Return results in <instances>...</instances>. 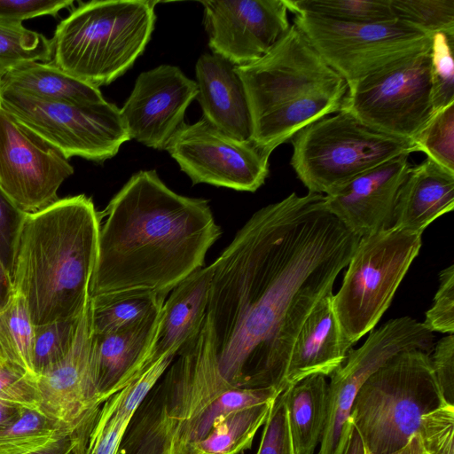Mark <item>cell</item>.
<instances>
[{
  "label": "cell",
  "mask_w": 454,
  "mask_h": 454,
  "mask_svg": "<svg viewBox=\"0 0 454 454\" xmlns=\"http://www.w3.org/2000/svg\"><path fill=\"white\" fill-rule=\"evenodd\" d=\"M359 239L321 193L293 192L246 222L211 263L206 317L228 382L286 390L296 337Z\"/></svg>",
  "instance_id": "6da1fadb"
},
{
  "label": "cell",
  "mask_w": 454,
  "mask_h": 454,
  "mask_svg": "<svg viewBox=\"0 0 454 454\" xmlns=\"http://www.w3.org/2000/svg\"><path fill=\"white\" fill-rule=\"evenodd\" d=\"M103 215L90 297L130 290L168 295L204 267L222 234L208 200L175 192L155 170L134 174Z\"/></svg>",
  "instance_id": "7a4b0ae2"
},
{
  "label": "cell",
  "mask_w": 454,
  "mask_h": 454,
  "mask_svg": "<svg viewBox=\"0 0 454 454\" xmlns=\"http://www.w3.org/2000/svg\"><path fill=\"white\" fill-rule=\"evenodd\" d=\"M101 217L84 194L26 214L11 277L34 325L82 314L90 298Z\"/></svg>",
  "instance_id": "3957f363"
},
{
  "label": "cell",
  "mask_w": 454,
  "mask_h": 454,
  "mask_svg": "<svg viewBox=\"0 0 454 454\" xmlns=\"http://www.w3.org/2000/svg\"><path fill=\"white\" fill-rule=\"evenodd\" d=\"M251 114L252 141L271 154L309 124L341 111L348 82L292 24L260 59L236 66Z\"/></svg>",
  "instance_id": "277c9868"
},
{
  "label": "cell",
  "mask_w": 454,
  "mask_h": 454,
  "mask_svg": "<svg viewBox=\"0 0 454 454\" xmlns=\"http://www.w3.org/2000/svg\"><path fill=\"white\" fill-rule=\"evenodd\" d=\"M149 401L168 454L204 439L230 413L271 402L274 387H242L221 374L207 317L199 334L176 354Z\"/></svg>",
  "instance_id": "5b68a950"
},
{
  "label": "cell",
  "mask_w": 454,
  "mask_h": 454,
  "mask_svg": "<svg viewBox=\"0 0 454 454\" xmlns=\"http://www.w3.org/2000/svg\"><path fill=\"white\" fill-rule=\"evenodd\" d=\"M156 4L145 0L82 4L56 27L52 63L94 87L111 83L144 51L153 31Z\"/></svg>",
  "instance_id": "8992f818"
},
{
  "label": "cell",
  "mask_w": 454,
  "mask_h": 454,
  "mask_svg": "<svg viewBox=\"0 0 454 454\" xmlns=\"http://www.w3.org/2000/svg\"><path fill=\"white\" fill-rule=\"evenodd\" d=\"M444 403L430 354L411 349L392 356L364 381L349 418L365 450L389 454L419 432L424 415Z\"/></svg>",
  "instance_id": "52a82bcc"
},
{
  "label": "cell",
  "mask_w": 454,
  "mask_h": 454,
  "mask_svg": "<svg viewBox=\"0 0 454 454\" xmlns=\"http://www.w3.org/2000/svg\"><path fill=\"white\" fill-rule=\"evenodd\" d=\"M291 141L297 177L309 192L325 195L395 157L417 152L413 140L381 132L345 111L309 124Z\"/></svg>",
  "instance_id": "ba28073f"
},
{
  "label": "cell",
  "mask_w": 454,
  "mask_h": 454,
  "mask_svg": "<svg viewBox=\"0 0 454 454\" xmlns=\"http://www.w3.org/2000/svg\"><path fill=\"white\" fill-rule=\"evenodd\" d=\"M421 247V233L391 226L360 238L333 297L336 318L355 344L373 330Z\"/></svg>",
  "instance_id": "9c48e42d"
},
{
  "label": "cell",
  "mask_w": 454,
  "mask_h": 454,
  "mask_svg": "<svg viewBox=\"0 0 454 454\" xmlns=\"http://www.w3.org/2000/svg\"><path fill=\"white\" fill-rule=\"evenodd\" d=\"M0 106L58 148L67 159L98 162L114 157L130 139L121 109L107 101L69 103L0 89Z\"/></svg>",
  "instance_id": "30bf717a"
},
{
  "label": "cell",
  "mask_w": 454,
  "mask_h": 454,
  "mask_svg": "<svg viewBox=\"0 0 454 454\" xmlns=\"http://www.w3.org/2000/svg\"><path fill=\"white\" fill-rule=\"evenodd\" d=\"M294 15L293 24L348 84L430 49L431 35L398 20L356 24Z\"/></svg>",
  "instance_id": "8fae6325"
},
{
  "label": "cell",
  "mask_w": 454,
  "mask_h": 454,
  "mask_svg": "<svg viewBox=\"0 0 454 454\" xmlns=\"http://www.w3.org/2000/svg\"><path fill=\"white\" fill-rule=\"evenodd\" d=\"M429 51L348 83L341 111L381 132L413 140L434 114Z\"/></svg>",
  "instance_id": "7c38bea8"
},
{
  "label": "cell",
  "mask_w": 454,
  "mask_h": 454,
  "mask_svg": "<svg viewBox=\"0 0 454 454\" xmlns=\"http://www.w3.org/2000/svg\"><path fill=\"white\" fill-rule=\"evenodd\" d=\"M166 150L193 184L255 192L269 174L270 153L253 141L230 137L202 118L184 123Z\"/></svg>",
  "instance_id": "4fadbf2b"
},
{
  "label": "cell",
  "mask_w": 454,
  "mask_h": 454,
  "mask_svg": "<svg viewBox=\"0 0 454 454\" xmlns=\"http://www.w3.org/2000/svg\"><path fill=\"white\" fill-rule=\"evenodd\" d=\"M73 173L58 148L0 106V189L20 211L35 213L57 201Z\"/></svg>",
  "instance_id": "5bb4252c"
},
{
  "label": "cell",
  "mask_w": 454,
  "mask_h": 454,
  "mask_svg": "<svg viewBox=\"0 0 454 454\" xmlns=\"http://www.w3.org/2000/svg\"><path fill=\"white\" fill-rule=\"evenodd\" d=\"M434 346L432 332L416 319L402 317L372 330L361 347L351 348L330 376L328 415L317 454H333L356 395L374 372L402 351L419 349L431 355Z\"/></svg>",
  "instance_id": "9a60e30c"
},
{
  "label": "cell",
  "mask_w": 454,
  "mask_h": 454,
  "mask_svg": "<svg viewBox=\"0 0 454 454\" xmlns=\"http://www.w3.org/2000/svg\"><path fill=\"white\" fill-rule=\"evenodd\" d=\"M90 301L73 344L57 364L37 377L39 411L74 435H85L103 404L91 359Z\"/></svg>",
  "instance_id": "2e32d148"
},
{
  "label": "cell",
  "mask_w": 454,
  "mask_h": 454,
  "mask_svg": "<svg viewBox=\"0 0 454 454\" xmlns=\"http://www.w3.org/2000/svg\"><path fill=\"white\" fill-rule=\"evenodd\" d=\"M201 4L212 53L235 66L262 58L291 26L285 0H207Z\"/></svg>",
  "instance_id": "e0dca14e"
},
{
  "label": "cell",
  "mask_w": 454,
  "mask_h": 454,
  "mask_svg": "<svg viewBox=\"0 0 454 454\" xmlns=\"http://www.w3.org/2000/svg\"><path fill=\"white\" fill-rule=\"evenodd\" d=\"M198 86L177 67L160 65L141 73L121 114L129 137L157 150H166L184 123Z\"/></svg>",
  "instance_id": "ac0fdd59"
},
{
  "label": "cell",
  "mask_w": 454,
  "mask_h": 454,
  "mask_svg": "<svg viewBox=\"0 0 454 454\" xmlns=\"http://www.w3.org/2000/svg\"><path fill=\"white\" fill-rule=\"evenodd\" d=\"M409 155L395 157L325 195L328 211L360 238L391 227L397 194L411 166Z\"/></svg>",
  "instance_id": "d6986e66"
},
{
  "label": "cell",
  "mask_w": 454,
  "mask_h": 454,
  "mask_svg": "<svg viewBox=\"0 0 454 454\" xmlns=\"http://www.w3.org/2000/svg\"><path fill=\"white\" fill-rule=\"evenodd\" d=\"M198 99L206 119L221 132L252 141L248 101L236 66L212 53L201 55L195 67Z\"/></svg>",
  "instance_id": "ffe728a7"
},
{
  "label": "cell",
  "mask_w": 454,
  "mask_h": 454,
  "mask_svg": "<svg viewBox=\"0 0 454 454\" xmlns=\"http://www.w3.org/2000/svg\"><path fill=\"white\" fill-rule=\"evenodd\" d=\"M333 297H323L303 323L291 351L286 389L311 375L331 376L345 362L353 344L340 327Z\"/></svg>",
  "instance_id": "44dd1931"
},
{
  "label": "cell",
  "mask_w": 454,
  "mask_h": 454,
  "mask_svg": "<svg viewBox=\"0 0 454 454\" xmlns=\"http://www.w3.org/2000/svg\"><path fill=\"white\" fill-rule=\"evenodd\" d=\"M212 274L211 264L195 270L166 298L147 366L164 356H176L199 334L206 317Z\"/></svg>",
  "instance_id": "7402d4cb"
},
{
  "label": "cell",
  "mask_w": 454,
  "mask_h": 454,
  "mask_svg": "<svg viewBox=\"0 0 454 454\" xmlns=\"http://www.w3.org/2000/svg\"><path fill=\"white\" fill-rule=\"evenodd\" d=\"M158 321L159 317L130 330L92 334L91 359L102 403L150 367L146 361Z\"/></svg>",
  "instance_id": "603a6c76"
},
{
  "label": "cell",
  "mask_w": 454,
  "mask_h": 454,
  "mask_svg": "<svg viewBox=\"0 0 454 454\" xmlns=\"http://www.w3.org/2000/svg\"><path fill=\"white\" fill-rule=\"evenodd\" d=\"M454 208V172L427 158L411 166L397 194L394 227L421 233Z\"/></svg>",
  "instance_id": "cb8c5ba5"
},
{
  "label": "cell",
  "mask_w": 454,
  "mask_h": 454,
  "mask_svg": "<svg viewBox=\"0 0 454 454\" xmlns=\"http://www.w3.org/2000/svg\"><path fill=\"white\" fill-rule=\"evenodd\" d=\"M157 381V375L147 371L106 400L92 422L81 454H117L134 414Z\"/></svg>",
  "instance_id": "d4e9b609"
},
{
  "label": "cell",
  "mask_w": 454,
  "mask_h": 454,
  "mask_svg": "<svg viewBox=\"0 0 454 454\" xmlns=\"http://www.w3.org/2000/svg\"><path fill=\"white\" fill-rule=\"evenodd\" d=\"M0 89L15 90L48 101H105L98 88L69 75L52 62H26L4 70L0 74Z\"/></svg>",
  "instance_id": "484cf974"
},
{
  "label": "cell",
  "mask_w": 454,
  "mask_h": 454,
  "mask_svg": "<svg viewBox=\"0 0 454 454\" xmlns=\"http://www.w3.org/2000/svg\"><path fill=\"white\" fill-rule=\"evenodd\" d=\"M294 454H314L328 415L325 376L311 375L282 392Z\"/></svg>",
  "instance_id": "4316f807"
},
{
  "label": "cell",
  "mask_w": 454,
  "mask_h": 454,
  "mask_svg": "<svg viewBox=\"0 0 454 454\" xmlns=\"http://www.w3.org/2000/svg\"><path fill=\"white\" fill-rule=\"evenodd\" d=\"M167 295L147 290L103 294L90 298L92 334L136 328L159 317Z\"/></svg>",
  "instance_id": "83f0119b"
},
{
  "label": "cell",
  "mask_w": 454,
  "mask_h": 454,
  "mask_svg": "<svg viewBox=\"0 0 454 454\" xmlns=\"http://www.w3.org/2000/svg\"><path fill=\"white\" fill-rule=\"evenodd\" d=\"M273 401L230 413L204 439L190 444L181 454H240L248 450Z\"/></svg>",
  "instance_id": "f1b7e54d"
},
{
  "label": "cell",
  "mask_w": 454,
  "mask_h": 454,
  "mask_svg": "<svg viewBox=\"0 0 454 454\" xmlns=\"http://www.w3.org/2000/svg\"><path fill=\"white\" fill-rule=\"evenodd\" d=\"M288 12L344 23L380 24L397 20L390 0H285Z\"/></svg>",
  "instance_id": "f546056e"
},
{
  "label": "cell",
  "mask_w": 454,
  "mask_h": 454,
  "mask_svg": "<svg viewBox=\"0 0 454 454\" xmlns=\"http://www.w3.org/2000/svg\"><path fill=\"white\" fill-rule=\"evenodd\" d=\"M33 336L34 325L25 299L14 293L9 303L0 310V360L36 377L32 366Z\"/></svg>",
  "instance_id": "4dcf8cb0"
},
{
  "label": "cell",
  "mask_w": 454,
  "mask_h": 454,
  "mask_svg": "<svg viewBox=\"0 0 454 454\" xmlns=\"http://www.w3.org/2000/svg\"><path fill=\"white\" fill-rule=\"evenodd\" d=\"M70 434L38 410L26 408L15 421L0 427V454H28Z\"/></svg>",
  "instance_id": "1f68e13d"
},
{
  "label": "cell",
  "mask_w": 454,
  "mask_h": 454,
  "mask_svg": "<svg viewBox=\"0 0 454 454\" xmlns=\"http://www.w3.org/2000/svg\"><path fill=\"white\" fill-rule=\"evenodd\" d=\"M52 55V42L43 35L27 29L22 24H0L1 73L26 62H48Z\"/></svg>",
  "instance_id": "d6a6232c"
},
{
  "label": "cell",
  "mask_w": 454,
  "mask_h": 454,
  "mask_svg": "<svg viewBox=\"0 0 454 454\" xmlns=\"http://www.w3.org/2000/svg\"><path fill=\"white\" fill-rule=\"evenodd\" d=\"M82 315L42 325H34L32 366L36 377L57 364L68 352L74 340Z\"/></svg>",
  "instance_id": "836d02e7"
},
{
  "label": "cell",
  "mask_w": 454,
  "mask_h": 454,
  "mask_svg": "<svg viewBox=\"0 0 454 454\" xmlns=\"http://www.w3.org/2000/svg\"><path fill=\"white\" fill-rule=\"evenodd\" d=\"M396 19L433 35H454V0H390Z\"/></svg>",
  "instance_id": "e575fe53"
},
{
  "label": "cell",
  "mask_w": 454,
  "mask_h": 454,
  "mask_svg": "<svg viewBox=\"0 0 454 454\" xmlns=\"http://www.w3.org/2000/svg\"><path fill=\"white\" fill-rule=\"evenodd\" d=\"M413 142L417 152L454 172V103L434 113Z\"/></svg>",
  "instance_id": "d590c367"
},
{
  "label": "cell",
  "mask_w": 454,
  "mask_h": 454,
  "mask_svg": "<svg viewBox=\"0 0 454 454\" xmlns=\"http://www.w3.org/2000/svg\"><path fill=\"white\" fill-rule=\"evenodd\" d=\"M454 35L438 32L431 36L430 82L434 113L454 103Z\"/></svg>",
  "instance_id": "8d00e7d4"
},
{
  "label": "cell",
  "mask_w": 454,
  "mask_h": 454,
  "mask_svg": "<svg viewBox=\"0 0 454 454\" xmlns=\"http://www.w3.org/2000/svg\"><path fill=\"white\" fill-rule=\"evenodd\" d=\"M418 434L425 454H454V406L444 403L424 415Z\"/></svg>",
  "instance_id": "74e56055"
},
{
  "label": "cell",
  "mask_w": 454,
  "mask_h": 454,
  "mask_svg": "<svg viewBox=\"0 0 454 454\" xmlns=\"http://www.w3.org/2000/svg\"><path fill=\"white\" fill-rule=\"evenodd\" d=\"M0 400L39 411L37 378L15 364L0 360Z\"/></svg>",
  "instance_id": "f35d334b"
},
{
  "label": "cell",
  "mask_w": 454,
  "mask_h": 454,
  "mask_svg": "<svg viewBox=\"0 0 454 454\" xmlns=\"http://www.w3.org/2000/svg\"><path fill=\"white\" fill-rule=\"evenodd\" d=\"M423 325L430 332L453 334L454 332V265L439 274V286L434 304L426 312Z\"/></svg>",
  "instance_id": "ab89813d"
},
{
  "label": "cell",
  "mask_w": 454,
  "mask_h": 454,
  "mask_svg": "<svg viewBox=\"0 0 454 454\" xmlns=\"http://www.w3.org/2000/svg\"><path fill=\"white\" fill-rule=\"evenodd\" d=\"M256 454H294L282 393L273 401Z\"/></svg>",
  "instance_id": "60d3db41"
},
{
  "label": "cell",
  "mask_w": 454,
  "mask_h": 454,
  "mask_svg": "<svg viewBox=\"0 0 454 454\" xmlns=\"http://www.w3.org/2000/svg\"><path fill=\"white\" fill-rule=\"evenodd\" d=\"M73 0H0V24L20 25L25 20L56 16Z\"/></svg>",
  "instance_id": "b9f144b4"
},
{
  "label": "cell",
  "mask_w": 454,
  "mask_h": 454,
  "mask_svg": "<svg viewBox=\"0 0 454 454\" xmlns=\"http://www.w3.org/2000/svg\"><path fill=\"white\" fill-rule=\"evenodd\" d=\"M25 215L26 214L20 211L0 189V260L10 275L19 232Z\"/></svg>",
  "instance_id": "7bdbcfd3"
},
{
  "label": "cell",
  "mask_w": 454,
  "mask_h": 454,
  "mask_svg": "<svg viewBox=\"0 0 454 454\" xmlns=\"http://www.w3.org/2000/svg\"><path fill=\"white\" fill-rule=\"evenodd\" d=\"M432 369L442 395L449 405L454 406V336L450 334L438 340L430 355Z\"/></svg>",
  "instance_id": "ee69618b"
},
{
  "label": "cell",
  "mask_w": 454,
  "mask_h": 454,
  "mask_svg": "<svg viewBox=\"0 0 454 454\" xmlns=\"http://www.w3.org/2000/svg\"><path fill=\"white\" fill-rule=\"evenodd\" d=\"M362 440L350 418L344 423L339 442L333 454H364Z\"/></svg>",
  "instance_id": "f6af8a7d"
},
{
  "label": "cell",
  "mask_w": 454,
  "mask_h": 454,
  "mask_svg": "<svg viewBox=\"0 0 454 454\" xmlns=\"http://www.w3.org/2000/svg\"><path fill=\"white\" fill-rule=\"evenodd\" d=\"M77 440L73 434H66L47 446L28 454H76Z\"/></svg>",
  "instance_id": "bcb514c9"
},
{
  "label": "cell",
  "mask_w": 454,
  "mask_h": 454,
  "mask_svg": "<svg viewBox=\"0 0 454 454\" xmlns=\"http://www.w3.org/2000/svg\"><path fill=\"white\" fill-rule=\"evenodd\" d=\"M13 294L11 275L0 260V310L9 303Z\"/></svg>",
  "instance_id": "7dc6e473"
},
{
  "label": "cell",
  "mask_w": 454,
  "mask_h": 454,
  "mask_svg": "<svg viewBox=\"0 0 454 454\" xmlns=\"http://www.w3.org/2000/svg\"><path fill=\"white\" fill-rule=\"evenodd\" d=\"M26 407L0 400V427L6 426L20 417Z\"/></svg>",
  "instance_id": "c3c4849f"
},
{
  "label": "cell",
  "mask_w": 454,
  "mask_h": 454,
  "mask_svg": "<svg viewBox=\"0 0 454 454\" xmlns=\"http://www.w3.org/2000/svg\"><path fill=\"white\" fill-rule=\"evenodd\" d=\"M364 454H374L364 450ZM389 454H425L419 434L417 433L400 450Z\"/></svg>",
  "instance_id": "681fc988"
},
{
  "label": "cell",
  "mask_w": 454,
  "mask_h": 454,
  "mask_svg": "<svg viewBox=\"0 0 454 454\" xmlns=\"http://www.w3.org/2000/svg\"><path fill=\"white\" fill-rule=\"evenodd\" d=\"M0 73H1V71H0Z\"/></svg>",
  "instance_id": "f907efd6"
}]
</instances>
